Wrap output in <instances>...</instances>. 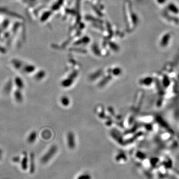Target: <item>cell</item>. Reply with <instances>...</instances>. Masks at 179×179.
Masks as SVG:
<instances>
[{
  "mask_svg": "<svg viewBox=\"0 0 179 179\" xmlns=\"http://www.w3.org/2000/svg\"><path fill=\"white\" fill-rule=\"evenodd\" d=\"M67 139L68 140V143H69V145L70 147H73L74 145L75 144L74 143V136L73 133L70 132L68 134V136H67Z\"/></svg>",
  "mask_w": 179,
  "mask_h": 179,
  "instance_id": "cell-1",
  "label": "cell"
},
{
  "mask_svg": "<svg viewBox=\"0 0 179 179\" xmlns=\"http://www.w3.org/2000/svg\"><path fill=\"white\" fill-rule=\"evenodd\" d=\"M66 101H67V102H68V103H69V101H68V99H67V98H63L62 99V103L63 104H64V105H66Z\"/></svg>",
  "mask_w": 179,
  "mask_h": 179,
  "instance_id": "cell-2",
  "label": "cell"
}]
</instances>
